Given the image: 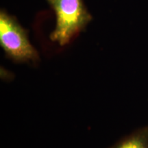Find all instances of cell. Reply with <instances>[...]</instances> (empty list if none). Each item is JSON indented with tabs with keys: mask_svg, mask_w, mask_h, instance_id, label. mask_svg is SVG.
<instances>
[{
	"mask_svg": "<svg viewBox=\"0 0 148 148\" xmlns=\"http://www.w3.org/2000/svg\"><path fill=\"white\" fill-rule=\"evenodd\" d=\"M56 15V27L50 39L60 46L69 43L91 21L83 0H47Z\"/></svg>",
	"mask_w": 148,
	"mask_h": 148,
	"instance_id": "cell-1",
	"label": "cell"
},
{
	"mask_svg": "<svg viewBox=\"0 0 148 148\" xmlns=\"http://www.w3.org/2000/svg\"><path fill=\"white\" fill-rule=\"evenodd\" d=\"M0 45L7 57L14 62L39 60L38 53L29 41L25 29L4 10L0 12Z\"/></svg>",
	"mask_w": 148,
	"mask_h": 148,
	"instance_id": "cell-2",
	"label": "cell"
},
{
	"mask_svg": "<svg viewBox=\"0 0 148 148\" xmlns=\"http://www.w3.org/2000/svg\"><path fill=\"white\" fill-rule=\"evenodd\" d=\"M108 148H148V126L137 129Z\"/></svg>",
	"mask_w": 148,
	"mask_h": 148,
	"instance_id": "cell-3",
	"label": "cell"
}]
</instances>
